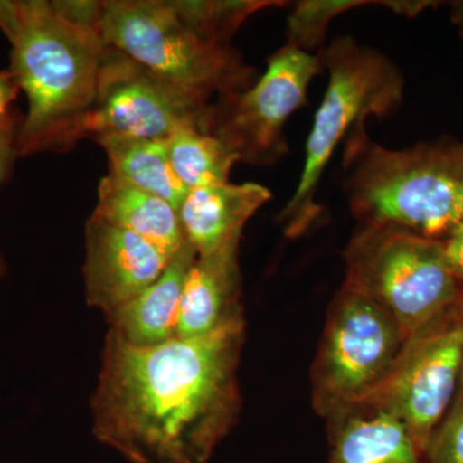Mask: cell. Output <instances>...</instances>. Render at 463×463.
I'll use <instances>...</instances> for the list:
<instances>
[{
    "instance_id": "obj_11",
    "label": "cell",
    "mask_w": 463,
    "mask_h": 463,
    "mask_svg": "<svg viewBox=\"0 0 463 463\" xmlns=\"http://www.w3.org/2000/svg\"><path fill=\"white\" fill-rule=\"evenodd\" d=\"M83 268L88 306L106 317L149 288L174 257L138 234L90 216Z\"/></svg>"
},
{
    "instance_id": "obj_27",
    "label": "cell",
    "mask_w": 463,
    "mask_h": 463,
    "mask_svg": "<svg viewBox=\"0 0 463 463\" xmlns=\"http://www.w3.org/2000/svg\"><path fill=\"white\" fill-rule=\"evenodd\" d=\"M462 38H463V35H462Z\"/></svg>"
},
{
    "instance_id": "obj_10",
    "label": "cell",
    "mask_w": 463,
    "mask_h": 463,
    "mask_svg": "<svg viewBox=\"0 0 463 463\" xmlns=\"http://www.w3.org/2000/svg\"><path fill=\"white\" fill-rule=\"evenodd\" d=\"M462 365L463 304L459 301L405 341L388 376L354 410L392 414L403 423L423 453L452 401Z\"/></svg>"
},
{
    "instance_id": "obj_23",
    "label": "cell",
    "mask_w": 463,
    "mask_h": 463,
    "mask_svg": "<svg viewBox=\"0 0 463 463\" xmlns=\"http://www.w3.org/2000/svg\"><path fill=\"white\" fill-rule=\"evenodd\" d=\"M444 251L448 267L458 285L459 301L463 304V224L444 240Z\"/></svg>"
},
{
    "instance_id": "obj_22",
    "label": "cell",
    "mask_w": 463,
    "mask_h": 463,
    "mask_svg": "<svg viewBox=\"0 0 463 463\" xmlns=\"http://www.w3.org/2000/svg\"><path fill=\"white\" fill-rule=\"evenodd\" d=\"M23 118L12 109L11 114L0 124V184L7 179L16 156V141ZM8 267L0 252V279L7 274Z\"/></svg>"
},
{
    "instance_id": "obj_8",
    "label": "cell",
    "mask_w": 463,
    "mask_h": 463,
    "mask_svg": "<svg viewBox=\"0 0 463 463\" xmlns=\"http://www.w3.org/2000/svg\"><path fill=\"white\" fill-rule=\"evenodd\" d=\"M212 106L194 102L132 58L109 47L96 97L67 134L65 149L81 139H167L183 128L209 132Z\"/></svg>"
},
{
    "instance_id": "obj_19",
    "label": "cell",
    "mask_w": 463,
    "mask_h": 463,
    "mask_svg": "<svg viewBox=\"0 0 463 463\" xmlns=\"http://www.w3.org/2000/svg\"><path fill=\"white\" fill-rule=\"evenodd\" d=\"M176 14L192 32L203 41L230 44L241 25L261 9L282 7L286 2L277 0H175Z\"/></svg>"
},
{
    "instance_id": "obj_17",
    "label": "cell",
    "mask_w": 463,
    "mask_h": 463,
    "mask_svg": "<svg viewBox=\"0 0 463 463\" xmlns=\"http://www.w3.org/2000/svg\"><path fill=\"white\" fill-rule=\"evenodd\" d=\"M99 143L108 154L111 175L179 210L190 191L174 172L166 139L106 138Z\"/></svg>"
},
{
    "instance_id": "obj_25",
    "label": "cell",
    "mask_w": 463,
    "mask_h": 463,
    "mask_svg": "<svg viewBox=\"0 0 463 463\" xmlns=\"http://www.w3.org/2000/svg\"><path fill=\"white\" fill-rule=\"evenodd\" d=\"M381 7L390 9L398 16L416 17L428 8L437 7L440 5L439 2H431V0H383L377 2Z\"/></svg>"
},
{
    "instance_id": "obj_9",
    "label": "cell",
    "mask_w": 463,
    "mask_h": 463,
    "mask_svg": "<svg viewBox=\"0 0 463 463\" xmlns=\"http://www.w3.org/2000/svg\"><path fill=\"white\" fill-rule=\"evenodd\" d=\"M321 54L283 45L249 90L221 97L210 109L209 132L230 146L242 163L270 166L288 155L285 125L306 108L307 90L322 74Z\"/></svg>"
},
{
    "instance_id": "obj_15",
    "label": "cell",
    "mask_w": 463,
    "mask_h": 463,
    "mask_svg": "<svg viewBox=\"0 0 463 463\" xmlns=\"http://www.w3.org/2000/svg\"><path fill=\"white\" fill-rule=\"evenodd\" d=\"M331 420L327 463H426L407 428L392 414L352 410Z\"/></svg>"
},
{
    "instance_id": "obj_6",
    "label": "cell",
    "mask_w": 463,
    "mask_h": 463,
    "mask_svg": "<svg viewBox=\"0 0 463 463\" xmlns=\"http://www.w3.org/2000/svg\"><path fill=\"white\" fill-rule=\"evenodd\" d=\"M345 282L385 307L403 343L459 303L444 241L388 225H362L347 243Z\"/></svg>"
},
{
    "instance_id": "obj_18",
    "label": "cell",
    "mask_w": 463,
    "mask_h": 463,
    "mask_svg": "<svg viewBox=\"0 0 463 463\" xmlns=\"http://www.w3.org/2000/svg\"><path fill=\"white\" fill-rule=\"evenodd\" d=\"M170 163L188 191L230 182L240 158L214 134L200 128H183L166 139Z\"/></svg>"
},
{
    "instance_id": "obj_26",
    "label": "cell",
    "mask_w": 463,
    "mask_h": 463,
    "mask_svg": "<svg viewBox=\"0 0 463 463\" xmlns=\"http://www.w3.org/2000/svg\"><path fill=\"white\" fill-rule=\"evenodd\" d=\"M450 17H452L453 23L461 32V35H463V0L453 2L450 5Z\"/></svg>"
},
{
    "instance_id": "obj_24",
    "label": "cell",
    "mask_w": 463,
    "mask_h": 463,
    "mask_svg": "<svg viewBox=\"0 0 463 463\" xmlns=\"http://www.w3.org/2000/svg\"><path fill=\"white\" fill-rule=\"evenodd\" d=\"M21 90L11 70L0 71V124L12 112V103L17 99Z\"/></svg>"
},
{
    "instance_id": "obj_2",
    "label": "cell",
    "mask_w": 463,
    "mask_h": 463,
    "mask_svg": "<svg viewBox=\"0 0 463 463\" xmlns=\"http://www.w3.org/2000/svg\"><path fill=\"white\" fill-rule=\"evenodd\" d=\"M0 30L12 45L9 70L29 103L16 156L65 151L67 134L96 97L109 48L99 26L70 17L58 2L0 0Z\"/></svg>"
},
{
    "instance_id": "obj_3",
    "label": "cell",
    "mask_w": 463,
    "mask_h": 463,
    "mask_svg": "<svg viewBox=\"0 0 463 463\" xmlns=\"http://www.w3.org/2000/svg\"><path fill=\"white\" fill-rule=\"evenodd\" d=\"M343 160L346 203L359 224L439 241L463 224L461 143L389 149L373 142L364 127L346 139Z\"/></svg>"
},
{
    "instance_id": "obj_21",
    "label": "cell",
    "mask_w": 463,
    "mask_h": 463,
    "mask_svg": "<svg viewBox=\"0 0 463 463\" xmlns=\"http://www.w3.org/2000/svg\"><path fill=\"white\" fill-rule=\"evenodd\" d=\"M426 463H463V390L422 453Z\"/></svg>"
},
{
    "instance_id": "obj_1",
    "label": "cell",
    "mask_w": 463,
    "mask_h": 463,
    "mask_svg": "<svg viewBox=\"0 0 463 463\" xmlns=\"http://www.w3.org/2000/svg\"><path fill=\"white\" fill-rule=\"evenodd\" d=\"M243 312L203 336L154 346L109 331L93 434L130 463H207L239 417Z\"/></svg>"
},
{
    "instance_id": "obj_13",
    "label": "cell",
    "mask_w": 463,
    "mask_h": 463,
    "mask_svg": "<svg viewBox=\"0 0 463 463\" xmlns=\"http://www.w3.org/2000/svg\"><path fill=\"white\" fill-rule=\"evenodd\" d=\"M240 245L197 257L185 277L175 337L203 336L242 313Z\"/></svg>"
},
{
    "instance_id": "obj_20",
    "label": "cell",
    "mask_w": 463,
    "mask_h": 463,
    "mask_svg": "<svg viewBox=\"0 0 463 463\" xmlns=\"http://www.w3.org/2000/svg\"><path fill=\"white\" fill-rule=\"evenodd\" d=\"M377 5L370 0H300L288 17L286 45L309 54H322L326 33L335 18L352 9Z\"/></svg>"
},
{
    "instance_id": "obj_5",
    "label": "cell",
    "mask_w": 463,
    "mask_h": 463,
    "mask_svg": "<svg viewBox=\"0 0 463 463\" xmlns=\"http://www.w3.org/2000/svg\"><path fill=\"white\" fill-rule=\"evenodd\" d=\"M99 30L106 45L205 108L249 90L260 76L231 44L203 41L192 32L172 2H100Z\"/></svg>"
},
{
    "instance_id": "obj_14",
    "label": "cell",
    "mask_w": 463,
    "mask_h": 463,
    "mask_svg": "<svg viewBox=\"0 0 463 463\" xmlns=\"http://www.w3.org/2000/svg\"><path fill=\"white\" fill-rule=\"evenodd\" d=\"M196 258L197 252L185 241L156 282L108 317L109 331L136 346L174 339L185 277Z\"/></svg>"
},
{
    "instance_id": "obj_12",
    "label": "cell",
    "mask_w": 463,
    "mask_h": 463,
    "mask_svg": "<svg viewBox=\"0 0 463 463\" xmlns=\"http://www.w3.org/2000/svg\"><path fill=\"white\" fill-rule=\"evenodd\" d=\"M270 199L267 187L251 182L192 190L178 210L185 239L197 257L240 245L243 228Z\"/></svg>"
},
{
    "instance_id": "obj_7",
    "label": "cell",
    "mask_w": 463,
    "mask_h": 463,
    "mask_svg": "<svg viewBox=\"0 0 463 463\" xmlns=\"http://www.w3.org/2000/svg\"><path fill=\"white\" fill-rule=\"evenodd\" d=\"M403 344L388 310L344 282L313 368L316 410L335 419L358 407L388 376Z\"/></svg>"
},
{
    "instance_id": "obj_4",
    "label": "cell",
    "mask_w": 463,
    "mask_h": 463,
    "mask_svg": "<svg viewBox=\"0 0 463 463\" xmlns=\"http://www.w3.org/2000/svg\"><path fill=\"white\" fill-rule=\"evenodd\" d=\"M328 84L307 137L303 172L279 221L288 236H298L318 218L319 183L335 151L371 116L388 118L404 99L405 80L388 56L350 35L337 36L323 50Z\"/></svg>"
},
{
    "instance_id": "obj_16",
    "label": "cell",
    "mask_w": 463,
    "mask_h": 463,
    "mask_svg": "<svg viewBox=\"0 0 463 463\" xmlns=\"http://www.w3.org/2000/svg\"><path fill=\"white\" fill-rule=\"evenodd\" d=\"M91 216L138 234L170 257L187 241L175 207L111 174L100 179L99 203Z\"/></svg>"
}]
</instances>
